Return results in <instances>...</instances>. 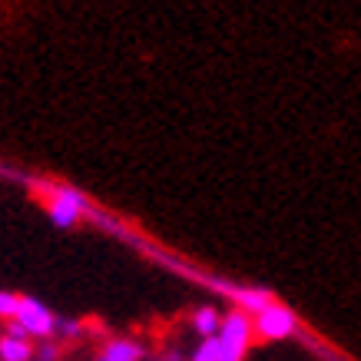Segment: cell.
<instances>
[{"label":"cell","mask_w":361,"mask_h":361,"mask_svg":"<svg viewBox=\"0 0 361 361\" xmlns=\"http://www.w3.org/2000/svg\"><path fill=\"white\" fill-rule=\"evenodd\" d=\"M232 302H235V308L239 312H245V315H259V312H265V308L275 302V295L269 292V288H229Z\"/></svg>","instance_id":"cell-6"},{"label":"cell","mask_w":361,"mask_h":361,"mask_svg":"<svg viewBox=\"0 0 361 361\" xmlns=\"http://www.w3.org/2000/svg\"><path fill=\"white\" fill-rule=\"evenodd\" d=\"M17 308H20V295L13 292H0V318H17Z\"/></svg>","instance_id":"cell-11"},{"label":"cell","mask_w":361,"mask_h":361,"mask_svg":"<svg viewBox=\"0 0 361 361\" xmlns=\"http://www.w3.org/2000/svg\"><path fill=\"white\" fill-rule=\"evenodd\" d=\"M83 212H87V199L70 186H56L54 192H50V199H47V216H50V222L60 226V229L77 226Z\"/></svg>","instance_id":"cell-4"},{"label":"cell","mask_w":361,"mask_h":361,"mask_svg":"<svg viewBox=\"0 0 361 361\" xmlns=\"http://www.w3.org/2000/svg\"><path fill=\"white\" fill-rule=\"evenodd\" d=\"M99 358L106 361H146V348L136 338H110L99 348Z\"/></svg>","instance_id":"cell-7"},{"label":"cell","mask_w":361,"mask_h":361,"mask_svg":"<svg viewBox=\"0 0 361 361\" xmlns=\"http://www.w3.org/2000/svg\"><path fill=\"white\" fill-rule=\"evenodd\" d=\"M33 341L30 335L17 325V322H11V329L0 335V361H33Z\"/></svg>","instance_id":"cell-5"},{"label":"cell","mask_w":361,"mask_h":361,"mask_svg":"<svg viewBox=\"0 0 361 361\" xmlns=\"http://www.w3.org/2000/svg\"><path fill=\"white\" fill-rule=\"evenodd\" d=\"M252 325H255V338H262V341H282V338H288V335H295L298 318H295V312H292L288 305H282V302H272V305L265 308V312H259V315L252 318Z\"/></svg>","instance_id":"cell-2"},{"label":"cell","mask_w":361,"mask_h":361,"mask_svg":"<svg viewBox=\"0 0 361 361\" xmlns=\"http://www.w3.org/2000/svg\"><path fill=\"white\" fill-rule=\"evenodd\" d=\"M219 361H245L249 355V345L255 338V325H252V315L232 308L222 315V329H219Z\"/></svg>","instance_id":"cell-1"},{"label":"cell","mask_w":361,"mask_h":361,"mask_svg":"<svg viewBox=\"0 0 361 361\" xmlns=\"http://www.w3.org/2000/svg\"><path fill=\"white\" fill-rule=\"evenodd\" d=\"M33 361H37V358H33Z\"/></svg>","instance_id":"cell-15"},{"label":"cell","mask_w":361,"mask_h":361,"mask_svg":"<svg viewBox=\"0 0 361 361\" xmlns=\"http://www.w3.org/2000/svg\"><path fill=\"white\" fill-rule=\"evenodd\" d=\"M97 361H106V358H99V355H97Z\"/></svg>","instance_id":"cell-14"},{"label":"cell","mask_w":361,"mask_h":361,"mask_svg":"<svg viewBox=\"0 0 361 361\" xmlns=\"http://www.w3.org/2000/svg\"><path fill=\"white\" fill-rule=\"evenodd\" d=\"M60 358V348H56L54 341H44L40 348H37V361H56Z\"/></svg>","instance_id":"cell-12"},{"label":"cell","mask_w":361,"mask_h":361,"mask_svg":"<svg viewBox=\"0 0 361 361\" xmlns=\"http://www.w3.org/2000/svg\"><path fill=\"white\" fill-rule=\"evenodd\" d=\"M156 361H186V358H183V351H179V348H169V351H163Z\"/></svg>","instance_id":"cell-13"},{"label":"cell","mask_w":361,"mask_h":361,"mask_svg":"<svg viewBox=\"0 0 361 361\" xmlns=\"http://www.w3.org/2000/svg\"><path fill=\"white\" fill-rule=\"evenodd\" d=\"M80 331H83V325H80L77 318H56V331H54V335H60V338H66V341H73V338H80Z\"/></svg>","instance_id":"cell-10"},{"label":"cell","mask_w":361,"mask_h":361,"mask_svg":"<svg viewBox=\"0 0 361 361\" xmlns=\"http://www.w3.org/2000/svg\"><path fill=\"white\" fill-rule=\"evenodd\" d=\"M192 329H196L199 338H216L222 329V315H219V308H212V305H202L192 312Z\"/></svg>","instance_id":"cell-8"},{"label":"cell","mask_w":361,"mask_h":361,"mask_svg":"<svg viewBox=\"0 0 361 361\" xmlns=\"http://www.w3.org/2000/svg\"><path fill=\"white\" fill-rule=\"evenodd\" d=\"M30 338H40V341H50L56 331V315L44 302H37L30 295H20V308H17V318H13Z\"/></svg>","instance_id":"cell-3"},{"label":"cell","mask_w":361,"mask_h":361,"mask_svg":"<svg viewBox=\"0 0 361 361\" xmlns=\"http://www.w3.org/2000/svg\"><path fill=\"white\" fill-rule=\"evenodd\" d=\"M189 361H219V338H199Z\"/></svg>","instance_id":"cell-9"}]
</instances>
